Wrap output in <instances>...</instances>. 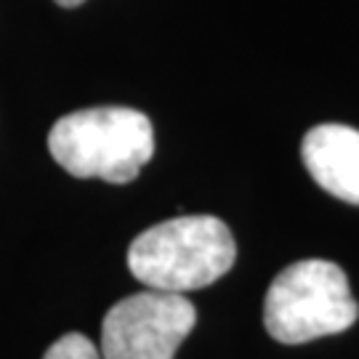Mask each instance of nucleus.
<instances>
[{
	"mask_svg": "<svg viewBox=\"0 0 359 359\" xmlns=\"http://www.w3.org/2000/svg\"><path fill=\"white\" fill-rule=\"evenodd\" d=\"M59 6H65V8H75V6H80V3H86V0H56Z\"/></svg>",
	"mask_w": 359,
	"mask_h": 359,
	"instance_id": "obj_7",
	"label": "nucleus"
},
{
	"mask_svg": "<svg viewBox=\"0 0 359 359\" xmlns=\"http://www.w3.org/2000/svg\"><path fill=\"white\" fill-rule=\"evenodd\" d=\"M197 311L184 293L144 290L117 301L102 322V359H173L194 330Z\"/></svg>",
	"mask_w": 359,
	"mask_h": 359,
	"instance_id": "obj_4",
	"label": "nucleus"
},
{
	"mask_svg": "<svg viewBox=\"0 0 359 359\" xmlns=\"http://www.w3.org/2000/svg\"><path fill=\"white\" fill-rule=\"evenodd\" d=\"M359 317L346 271L333 261L306 258L283 269L266 290V333L287 346L348 330Z\"/></svg>",
	"mask_w": 359,
	"mask_h": 359,
	"instance_id": "obj_3",
	"label": "nucleus"
},
{
	"mask_svg": "<svg viewBox=\"0 0 359 359\" xmlns=\"http://www.w3.org/2000/svg\"><path fill=\"white\" fill-rule=\"evenodd\" d=\"M43 359H102V351L83 333H67L48 346Z\"/></svg>",
	"mask_w": 359,
	"mask_h": 359,
	"instance_id": "obj_6",
	"label": "nucleus"
},
{
	"mask_svg": "<svg viewBox=\"0 0 359 359\" xmlns=\"http://www.w3.org/2000/svg\"><path fill=\"white\" fill-rule=\"evenodd\" d=\"M304 165L327 194L359 205V130L338 123L311 128L301 144Z\"/></svg>",
	"mask_w": 359,
	"mask_h": 359,
	"instance_id": "obj_5",
	"label": "nucleus"
},
{
	"mask_svg": "<svg viewBox=\"0 0 359 359\" xmlns=\"http://www.w3.org/2000/svg\"><path fill=\"white\" fill-rule=\"evenodd\" d=\"M237 245L216 216H179L142 231L128 248L130 274L154 290L189 293L234 266Z\"/></svg>",
	"mask_w": 359,
	"mask_h": 359,
	"instance_id": "obj_2",
	"label": "nucleus"
},
{
	"mask_svg": "<svg viewBox=\"0 0 359 359\" xmlns=\"http://www.w3.org/2000/svg\"><path fill=\"white\" fill-rule=\"evenodd\" d=\"M48 152L75 179L128 184L154 154L149 117L130 107H90L59 117Z\"/></svg>",
	"mask_w": 359,
	"mask_h": 359,
	"instance_id": "obj_1",
	"label": "nucleus"
}]
</instances>
